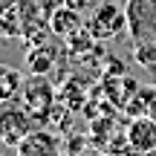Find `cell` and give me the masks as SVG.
Returning <instances> with one entry per match:
<instances>
[{
	"label": "cell",
	"instance_id": "obj_12",
	"mask_svg": "<svg viewBox=\"0 0 156 156\" xmlns=\"http://www.w3.org/2000/svg\"><path fill=\"white\" fill-rule=\"evenodd\" d=\"M133 61L145 69H153L156 67V44H142V46H133Z\"/></svg>",
	"mask_w": 156,
	"mask_h": 156
},
{
	"label": "cell",
	"instance_id": "obj_4",
	"mask_svg": "<svg viewBox=\"0 0 156 156\" xmlns=\"http://www.w3.org/2000/svg\"><path fill=\"white\" fill-rule=\"evenodd\" d=\"M29 130H32V113L26 107H17L15 101H3L0 104V142L15 147Z\"/></svg>",
	"mask_w": 156,
	"mask_h": 156
},
{
	"label": "cell",
	"instance_id": "obj_13",
	"mask_svg": "<svg viewBox=\"0 0 156 156\" xmlns=\"http://www.w3.org/2000/svg\"><path fill=\"white\" fill-rule=\"evenodd\" d=\"M9 17V15H6ZM6 17L0 15V38H15V32H17V23L12 20V23H6Z\"/></svg>",
	"mask_w": 156,
	"mask_h": 156
},
{
	"label": "cell",
	"instance_id": "obj_17",
	"mask_svg": "<svg viewBox=\"0 0 156 156\" xmlns=\"http://www.w3.org/2000/svg\"><path fill=\"white\" fill-rule=\"evenodd\" d=\"M101 156H119V153H110V151H107V153H101Z\"/></svg>",
	"mask_w": 156,
	"mask_h": 156
},
{
	"label": "cell",
	"instance_id": "obj_14",
	"mask_svg": "<svg viewBox=\"0 0 156 156\" xmlns=\"http://www.w3.org/2000/svg\"><path fill=\"white\" fill-rule=\"evenodd\" d=\"M64 6H69V9H75V12H84L90 6V0H64Z\"/></svg>",
	"mask_w": 156,
	"mask_h": 156
},
{
	"label": "cell",
	"instance_id": "obj_3",
	"mask_svg": "<svg viewBox=\"0 0 156 156\" xmlns=\"http://www.w3.org/2000/svg\"><path fill=\"white\" fill-rule=\"evenodd\" d=\"M26 110L32 113V119H38L41 127H46V119H49V110L55 107V90L46 81V75H32L23 81V93H20Z\"/></svg>",
	"mask_w": 156,
	"mask_h": 156
},
{
	"label": "cell",
	"instance_id": "obj_11",
	"mask_svg": "<svg viewBox=\"0 0 156 156\" xmlns=\"http://www.w3.org/2000/svg\"><path fill=\"white\" fill-rule=\"evenodd\" d=\"M95 44H98V41H95L93 35L87 32V26H84V29H78L75 35H69V38H67V49L73 52V55H84V52H90Z\"/></svg>",
	"mask_w": 156,
	"mask_h": 156
},
{
	"label": "cell",
	"instance_id": "obj_8",
	"mask_svg": "<svg viewBox=\"0 0 156 156\" xmlns=\"http://www.w3.org/2000/svg\"><path fill=\"white\" fill-rule=\"evenodd\" d=\"M23 81L20 69H15L12 64H0V104L3 101H15L23 93Z\"/></svg>",
	"mask_w": 156,
	"mask_h": 156
},
{
	"label": "cell",
	"instance_id": "obj_1",
	"mask_svg": "<svg viewBox=\"0 0 156 156\" xmlns=\"http://www.w3.org/2000/svg\"><path fill=\"white\" fill-rule=\"evenodd\" d=\"M124 15L133 46L156 44V0H124Z\"/></svg>",
	"mask_w": 156,
	"mask_h": 156
},
{
	"label": "cell",
	"instance_id": "obj_7",
	"mask_svg": "<svg viewBox=\"0 0 156 156\" xmlns=\"http://www.w3.org/2000/svg\"><path fill=\"white\" fill-rule=\"evenodd\" d=\"M84 12H75L69 9V6H61V9H55L49 15V32L55 35V38H64L67 41L69 35H75L78 29H84Z\"/></svg>",
	"mask_w": 156,
	"mask_h": 156
},
{
	"label": "cell",
	"instance_id": "obj_2",
	"mask_svg": "<svg viewBox=\"0 0 156 156\" xmlns=\"http://www.w3.org/2000/svg\"><path fill=\"white\" fill-rule=\"evenodd\" d=\"M87 32L95 41H110L116 35H122L127 29V15H124V6L113 3V0H101L93 9V15L87 17Z\"/></svg>",
	"mask_w": 156,
	"mask_h": 156
},
{
	"label": "cell",
	"instance_id": "obj_10",
	"mask_svg": "<svg viewBox=\"0 0 156 156\" xmlns=\"http://www.w3.org/2000/svg\"><path fill=\"white\" fill-rule=\"evenodd\" d=\"M84 81L81 78H69L67 81V87L61 90V101L67 104V110H81L84 107Z\"/></svg>",
	"mask_w": 156,
	"mask_h": 156
},
{
	"label": "cell",
	"instance_id": "obj_9",
	"mask_svg": "<svg viewBox=\"0 0 156 156\" xmlns=\"http://www.w3.org/2000/svg\"><path fill=\"white\" fill-rule=\"evenodd\" d=\"M26 67L32 75H49L52 67H55V49L46 44H38L26 52Z\"/></svg>",
	"mask_w": 156,
	"mask_h": 156
},
{
	"label": "cell",
	"instance_id": "obj_6",
	"mask_svg": "<svg viewBox=\"0 0 156 156\" xmlns=\"http://www.w3.org/2000/svg\"><path fill=\"white\" fill-rule=\"evenodd\" d=\"M124 136H127V145L133 153H139V156L156 153V119L133 116L124 127Z\"/></svg>",
	"mask_w": 156,
	"mask_h": 156
},
{
	"label": "cell",
	"instance_id": "obj_5",
	"mask_svg": "<svg viewBox=\"0 0 156 156\" xmlns=\"http://www.w3.org/2000/svg\"><path fill=\"white\" fill-rule=\"evenodd\" d=\"M64 145L55 133H49L46 127L29 130L20 142L15 145V156H61Z\"/></svg>",
	"mask_w": 156,
	"mask_h": 156
},
{
	"label": "cell",
	"instance_id": "obj_16",
	"mask_svg": "<svg viewBox=\"0 0 156 156\" xmlns=\"http://www.w3.org/2000/svg\"><path fill=\"white\" fill-rule=\"evenodd\" d=\"M147 116H151V119H156V101L151 104V110H147Z\"/></svg>",
	"mask_w": 156,
	"mask_h": 156
},
{
	"label": "cell",
	"instance_id": "obj_15",
	"mask_svg": "<svg viewBox=\"0 0 156 156\" xmlns=\"http://www.w3.org/2000/svg\"><path fill=\"white\" fill-rule=\"evenodd\" d=\"M81 142H84V139H81V136H75V139H73V142H69V153H73V156H75L78 151H81Z\"/></svg>",
	"mask_w": 156,
	"mask_h": 156
}]
</instances>
